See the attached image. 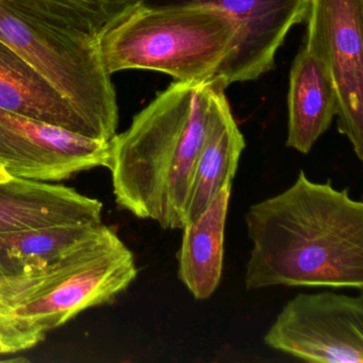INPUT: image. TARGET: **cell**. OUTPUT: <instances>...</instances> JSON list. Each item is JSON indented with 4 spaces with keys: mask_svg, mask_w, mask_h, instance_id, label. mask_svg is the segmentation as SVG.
Returning a JSON list of instances; mask_svg holds the SVG:
<instances>
[{
    "mask_svg": "<svg viewBox=\"0 0 363 363\" xmlns=\"http://www.w3.org/2000/svg\"><path fill=\"white\" fill-rule=\"evenodd\" d=\"M12 178L13 177L10 175L9 172L5 169V167L0 165V184H5V182H10Z\"/></svg>",
    "mask_w": 363,
    "mask_h": 363,
    "instance_id": "ac0fdd59",
    "label": "cell"
},
{
    "mask_svg": "<svg viewBox=\"0 0 363 363\" xmlns=\"http://www.w3.org/2000/svg\"><path fill=\"white\" fill-rule=\"evenodd\" d=\"M110 162V142L0 108V164L12 177L62 182Z\"/></svg>",
    "mask_w": 363,
    "mask_h": 363,
    "instance_id": "52a82bcc",
    "label": "cell"
},
{
    "mask_svg": "<svg viewBox=\"0 0 363 363\" xmlns=\"http://www.w3.org/2000/svg\"><path fill=\"white\" fill-rule=\"evenodd\" d=\"M0 165H1V164H0Z\"/></svg>",
    "mask_w": 363,
    "mask_h": 363,
    "instance_id": "d6986e66",
    "label": "cell"
},
{
    "mask_svg": "<svg viewBox=\"0 0 363 363\" xmlns=\"http://www.w3.org/2000/svg\"><path fill=\"white\" fill-rule=\"evenodd\" d=\"M164 4L209 5L226 12L237 26L233 52L211 82L226 89L257 79L273 69L289 31L306 21L310 0H169Z\"/></svg>",
    "mask_w": 363,
    "mask_h": 363,
    "instance_id": "ba28073f",
    "label": "cell"
},
{
    "mask_svg": "<svg viewBox=\"0 0 363 363\" xmlns=\"http://www.w3.org/2000/svg\"><path fill=\"white\" fill-rule=\"evenodd\" d=\"M288 107L286 146L308 154L333 123L337 93L326 65L306 48L291 69Z\"/></svg>",
    "mask_w": 363,
    "mask_h": 363,
    "instance_id": "4fadbf2b",
    "label": "cell"
},
{
    "mask_svg": "<svg viewBox=\"0 0 363 363\" xmlns=\"http://www.w3.org/2000/svg\"><path fill=\"white\" fill-rule=\"evenodd\" d=\"M264 342L308 362L362 363V294L297 295L284 306Z\"/></svg>",
    "mask_w": 363,
    "mask_h": 363,
    "instance_id": "5b68a950",
    "label": "cell"
},
{
    "mask_svg": "<svg viewBox=\"0 0 363 363\" xmlns=\"http://www.w3.org/2000/svg\"><path fill=\"white\" fill-rule=\"evenodd\" d=\"M103 227V223H86L0 233V276L50 267L96 237Z\"/></svg>",
    "mask_w": 363,
    "mask_h": 363,
    "instance_id": "2e32d148",
    "label": "cell"
},
{
    "mask_svg": "<svg viewBox=\"0 0 363 363\" xmlns=\"http://www.w3.org/2000/svg\"><path fill=\"white\" fill-rule=\"evenodd\" d=\"M103 223V203L76 189L12 178L0 184V233Z\"/></svg>",
    "mask_w": 363,
    "mask_h": 363,
    "instance_id": "30bf717a",
    "label": "cell"
},
{
    "mask_svg": "<svg viewBox=\"0 0 363 363\" xmlns=\"http://www.w3.org/2000/svg\"><path fill=\"white\" fill-rule=\"evenodd\" d=\"M211 94L210 80L175 82L116 133L108 169L118 207L165 230L184 228Z\"/></svg>",
    "mask_w": 363,
    "mask_h": 363,
    "instance_id": "7a4b0ae2",
    "label": "cell"
},
{
    "mask_svg": "<svg viewBox=\"0 0 363 363\" xmlns=\"http://www.w3.org/2000/svg\"><path fill=\"white\" fill-rule=\"evenodd\" d=\"M138 276L133 252L118 238L109 248L67 276L48 294L16 309L29 328L48 333L88 308L113 301Z\"/></svg>",
    "mask_w": 363,
    "mask_h": 363,
    "instance_id": "9c48e42d",
    "label": "cell"
},
{
    "mask_svg": "<svg viewBox=\"0 0 363 363\" xmlns=\"http://www.w3.org/2000/svg\"><path fill=\"white\" fill-rule=\"evenodd\" d=\"M145 0H0L8 11L50 28L99 39L127 9Z\"/></svg>",
    "mask_w": 363,
    "mask_h": 363,
    "instance_id": "e0dca14e",
    "label": "cell"
},
{
    "mask_svg": "<svg viewBox=\"0 0 363 363\" xmlns=\"http://www.w3.org/2000/svg\"><path fill=\"white\" fill-rule=\"evenodd\" d=\"M252 244L244 284L271 286L363 289V203L348 190L311 182L299 172L284 192L245 214Z\"/></svg>",
    "mask_w": 363,
    "mask_h": 363,
    "instance_id": "6da1fadb",
    "label": "cell"
},
{
    "mask_svg": "<svg viewBox=\"0 0 363 363\" xmlns=\"http://www.w3.org/2000/svg\"><path fill=\"white\" fill-rule=\"evenodd\" d=\"M0 108L99 140L94 129L79 111L1 40Z\"/></svg>",
    "mask_w": 363,
    "mask_h": 363,
    "instance_id": "7c38bea8",
    "label": "cell"
},
{
    "mask_svg": "<svg viewBox=\"0 0 363 363\" xmlns=\"http://www.w3.org/2000/svg\"><path fill=\"white\" fill-rule=\"evenodd\" d=\"M231 184H225L207 209L184 225L178 252V277L199 301L212 296L222 277L225 225Z\"/></svg>",
    "mask_w": 363,
    "mask_h": 363,
    "instance_id": "5bb4252c",
    "label": "cell"
},
{
    "mask_svg": "<svg viewBox=\"0 0 363 363\" xmlns=\"http://www.w3.org/2000/svg\"><path fill=\"white\" fill-rule=\"evenodd\" d=\"M0 40L79 111L99 140L116 137L118 101L99 39L30 22L0 6Z\"/></svg>",
    "mask_w": 363,
    "mask_h": 363,
    "instance_id": "277c9868",
    "label": "cell"
},
{
    "mask_svg": "<svg viewBox=\"0 0 363 363\" xmlns=\"http://www.w3.org/2000/svg\"><path fill=\"white\" fill-rule=\"evenodd\" d=\"M306 50L328 69L337 129L363 160V0H310Z\"/></svg>",
    "mask_w": 363,
    "mask_h": 363,
    "instance_id": "8992f818",
    "label": "cell"
},
{
    "mask_svg": "<svg viewBox=\"0 0 363 363\" xmlns=\"http://www.w3.org/2000/svg\"><path fill=\"white\" fill-rule=\"evenodd\" d=\"M211 116L201 152L195 163L186 205V224L196 220L218 191L233 182L238 163L245 150V139L238 127L225 90L211 82Z\"/></svg>",
    "mask_w": 363,
    "mask_h": 363,
    "instance_id": "8fae6325",
    "label": "cell"
},
{
    "mask_svg": "<svg viewBox=\"0 0 363 363\" xmlns=\"http://www.w3.org/2000/svg\"><path fill=\"white\" fill-rule=\"evenodd\" d=\"M238 29L218 8L194 4H135L99 38L109 75L160 72L176 82H209L233 52Z\"/></svg>",
    "mask_w": 363,
    "mask_h": 363,
    "instance_id": "3957f363",
    "label": "cell"
},
{
    "mask_svg": "<svg viewBox=\"0 0 363 363\" xmlns=\"http://www.w3.org/2000/svg\"><path fill=\"white\" fill-rule=\"evenodd\" d=\"M88 260L86 250L78 248L44 269L0 276V354L29 350L45 339L46 333L33 330L18 320L16 309L48 294Z\"/></svg>",
    "mask_w": 363,
    "mask_h": 363,
    "instance_id": "9a60e30c",
    "label": "cell"
}]
</instances>
